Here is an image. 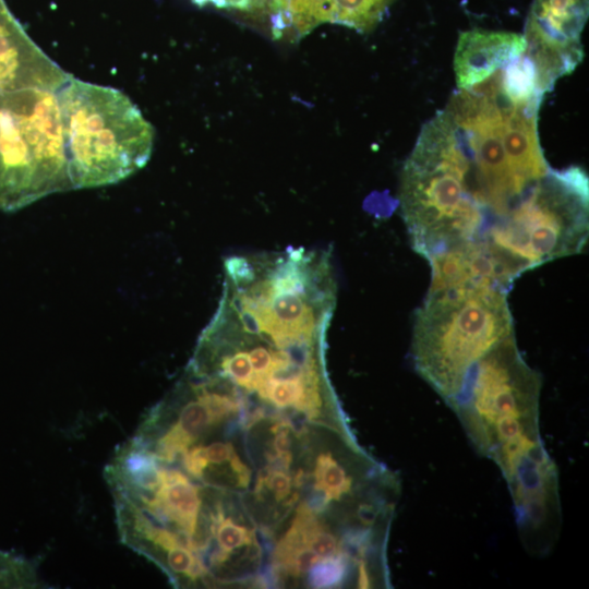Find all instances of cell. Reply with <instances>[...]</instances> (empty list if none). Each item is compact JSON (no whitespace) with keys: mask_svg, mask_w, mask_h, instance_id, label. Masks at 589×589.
Listing matches in <instances>:
<instances>
[{"mask_svg":"<svg viewBox=\"0 0 589 589\" xmlns=\"http://www.w3.org/2000/svg\"><path fill=\"white\" fill-rule=\"evenodd\" d=\"M57 97L73 189L117 183L147 164L154 128L122 92L71 75Z\"/></svg>","mask_w":589,"mask_h":589,"instance_id":"277c9868","label":"cell"},{"mask_svg":"<svg viewBox=\"0 0 589 589\" xmlns=\"http://www.w3.org/2000/svg\"><path fill=\"white\" fill-rule=\"evenodd\" d=\"M399 205L411 245L426 260L481 237L489 223L470 157L446 109L425 123L402 167Z\"/></svg>","mask_w":589,"mask_h":589,"instance_id":"6da1fadb","label":"cell"},{"mask_svg":"<svg viewBox=\"0 0 589 589\" xmlns=\"http://www.w3.org/2000/svg\"><path fill=\"white\" fill-rule=\"evenodd\" d=\"M70 76L29 38L0 0V92L57 93Z\"/></svg>","mask_w":589,"mask_h":589,"instance_id":"9c48e42d","label":"cell"},{"mask_svg":"<svg viewBox=\"0 0 589 589\" xmlns=\"http://www.w3.org/2000/svg\"><path fill=\"white\" fill-rule=\"evenodd\" d=\"M589 183L585 171L550 170L482 237L515 278L546 262L579 253L588 239Z\"/></svg>","mask_w":589,"mask_h":589,"instance_id":"5b68a950","label":"cell"},{"mask_svg":"<svg viewBox=\"0 0 589 589\" xmlns=\"http://www.w3.org/2000/svg\"><path fill=\"white\" fill-rule=\"evenodd\" d=\"M587 17L588 0H533L525 26V53L546 92L581 61L580 35Z\"/></svg>","mask_w":589,"mask_h":589,"instance_id":"ba28073f","label":"cell"},{"mask_svg":"<svg viewBox=\"0 0 589 589\" xmlns=\"http://www.w3.org/2000/svg\"><path fill=\"white\" fill-rule=\"evenodd\" d=\"M524 35L512 32L471 29L462 32L454 55L459 89L479 84L524 53Z\"/></svg>","mask_w":589,"mask_h":589,"instance_id":"8fae6325","label":"cell"},{"mask_svg":"<svg viewBox=\"0 0 589 589\" xmlns=\"http://www.w3.org/2000/svg\"><path fill=\"white\" fill-rule=\"evenodd\" d=\"M292 485L291 477L284 470H273L266 477V486L274 494L277 502L286 500L285 506H292L294 504L289 497Z\"/></svg>","mask_w":589,"mask_h":589,"instance_id":"9a60e30c","label":"cell"},{"mask_svg":"<svg viewBox=\"0 0 589 589\" xmlns=\"http://www.w3.org/2000/svg\"><path fill=\"white\" fill-rule=\"evenodd\" d=\"M426 261L432 271L428 293L468 286H489L508 292L515 281L482 236Z\"/></svg>","mask_w":589,"mask_h":589,"instance_id":"30bf717a","label":"cell"},{"mask_svg":"<svg viewBox=\"0 0 589 589\" xmlns=\"http://www.w3.org/2000/svg\"><path fill=\"white\" fill-rule=\"evenodd\" d=\"M510 336L515 332L506 291L468 286L428 293L414 314L412 362L448 404L473 365Z\"/></svg>","mask_w":589,"mask_h":589,"instance_id":"3957f363","label":"cell"},{"mask_svg":"<svg viewBox=\"0 0 589 589\" xmlns=\"http://www.w3.org/2000/svg\"><path fill=\"white\" fill-rule=\"evenodd\" d=\"M393 1L324 0V11L329 23L365 33L372 31L383 20Z\"/></svg>","mask_w":589,"mask_h":589,"instance_id":"7c38bea8","label":"cell"},{"mask_svg":"<svg viewBox=\"0 0 589 589\" xmlns=\"http://www.w3.org/2000/svg\"><path fill=\"white\" fill-rule=\"evenodd\" d=\"M542 380L510 336L470 370L447 405L481 456L500 468L505 481L545 453L540 434Z\"/></svg>","mask_w":589,"mask_h":589,"instance_id":"7a4b0ae2","label":"cell"},{"mask_svg":"<svg viewBox=\"0 0 589 589\" xmlns=\"http://www.w3.org/2000/svg\"><path fill=\"white\" fill-rule=\"evenodd\" d=\"M38 586L36 567L31 561L0 551V588H35Z\"/></svg>","mask_w":589,"mask_h":589,"instance_id":"4fadbf2b","label":"cell"},{"mask_svg":"<svg viewBox=\"0 0 589 589\" xmlns=\"http://www.w3.org/2000/svg\"><path fill=\"white\" fill-rule=\"evenodd\" d=\"M73 189L57 93L0 92V211Z\"/></svg>","mask_w":589,"mask_h":589,"instance_id":"8992f818","label":"cell"},{"mask_svg":"<svg viewBox=\"0 0 589 589\" xmlns=\"http://www.w3.org/2000/svg\"><path fill=\"white\" fill-rule=\"evenodd\" d=\"M348 560L344 557L325 558L311 570L310 585L313 588H328L340 585L348 575Z\"/></svg>","mask_w":589,"mask_h":589,"instance_id":"5bb4252c","label":"cell"},{"mask_svg":"<svg viewBox=\"0 0 589 589\" xmlns=\"http://www.w3.org/2000/svg\"><path fill=\"white\" fill-rule=\"evenodd\" d=\"M506 98L497 71L456 92L446 106L471 160L479 200L489 220L502 216L526 192L516 179L503 142Z\"/></svg>","mask_w":589,"mask_h":589,"instance_id":"52a82bcc","label":"cell"}]
</instances>
